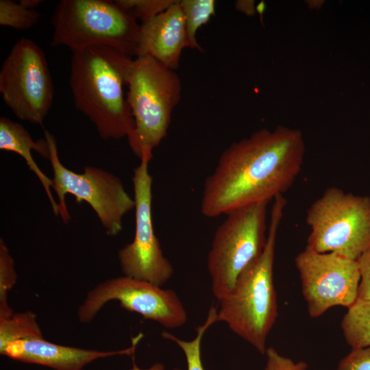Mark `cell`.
I'll return each instance as SVG.
<instances>
[{"label": "cell", "instance_id": "3957f363", "mask_svg": "<svg viewBox=\"0 0 370 370\" xmlns=\"http://www.w3.org/2000/svg\"><path fill=\"white\" fill-rule=\"evenodd\" d=\"M273 201L262 252L240 273L230 291L219 301L217 310L218 322L225 323L262 355L278 316L273 264L277 233L286 204L282 195Z\"/></svg>", "mask_w": 370, "mask_h": 370}, {"label": "cell", "instance_id": "7a4b0ae2", "mask_svg": "<svg viewBox=\"0 0 370 370\" xmlns=\"http://www.w3.org/2000/svg\"><path fill=\"white\" fill-rule=\"evenodd\" d=\"M133 60L106 45L72 51L69 82L75 108L95 125L103 139L128 138L134 131V119L123 93Z\"/></svg>", "mask_w": 370, "mask_h": 370}, {"label": "cell", "instance_id": "4316f807", "mask_svg": "<svg viewBox=\"0 0 370 370\" xmlns=\"http://www.w3.org/2000/svg\"><path fill=\"white\" fill-rule=\"evenodd\" d=\"M130 370H165V369H164V366L162 363H160V362L155 363L149 369H140L136 366L134 360V358H133V366L132 369H130Z\"/></svg>", "mask_w": 370, "mask_h": 370}, {"label": "cell", "instance_id": "d4e9b609", "mask_svg": "<svg viewBox=\"0 0 370 370\" xmlns=\"http://www.w3.org/2000/svg\"><path fill=\"white\" fill-rule=\"evenodd\" d=\"M356 261L360 274L358 299H370V247Z\"/></svg>", "mask_w": 370, "mask_h": 370}, {"label": "cell", "instance_id": "ffe728a7", "mask_svg": "<svg viewBox=\"0 0 370 370\" xmlns=\"http://www.w3.org/2000/svg\"><path fill=\"white\" fill-rule=\"evenodd\" d=\"M40 13L28 9L20 2L12 0L0 1V25L17 30H27L38 22Z\"/></svg>", "mask_w": 370, "mask_h": 370}, {"label": "cell", "instance_id": "8fae6325", "mask_svg": "<svg viewBox=\"0 0 370 370\" xmlns=\"http://www.w3.org/2000/svg\"><path fill=\"white\" fill-rule=\"evenodd\" d=\"M140 160L134 169L132 182L135 210L133 241L118 252L124 275L162 286L172 277L174 269L165 257L155 234L152 219V177L149 162Z\"/></svg>", "mask_w": 370, "mask_h": 370}, {"label": "cell", "instance_id": "5bb4252c", "mask_svg": "<svg viewBox=\"0 0 370 370\" xmlns=\"http://www.w3.org/2000/svg\"><path fill=\"white\" fill-rule=\"evenodd\" d=\"M142 334L132 339L130 347L119 351H98L61 345L43 338L10 344L1 355L23 362L47 366L56 370H82L95 360L115 355H133Z\"/></svg>", "mask_w": 370, "mask_h": 370}, {"label": "cell", "instance_id": "7c38bea8", "mask_svg": "<svg viewBox=\"0 0 370 370\" xmlns=\"http://www.w3.org/2000/svg\"><path fill=\"white\" fill-rule=\"evenodd\" d=\"M295 264L312 318L334 306L348 308L357 300L360 274L356 260L306 247L295 257Z\"/></svg>", "mask_w": 370, "mask_h": 370}, {"label": "cell", "instance_id": "44dd1931", "mask_svg": "<svg viewBox=\"0 0 370 370\" xmlns=\"http://www.w3.org/2000/svg\"><path fill=\"white\" fill-rule=\"evenodd\" d=\"M17 279L14 261L3 238L0 239V319L11 316L14 312L8 304V293Z\"/></svg>", "mask_w": 370, "mask_h": 370}, {"label": "cell", "instance_id": "e0dca14e", "mask_svg": "<svg viewBox=\"0 0 370 370\" xmlns=\"http://www.w3.org/2000/svg\"><path fill=\"white\" fill-rule=\"evenodd\" d=\"M43 338L36 316L32 311L13 313L0 319V353L11 343L32 338Z\"/></svg>", "mask_w": 370, "mask_h": 370}, {"label": "cell", "instance_id": "2e32d148", "mask_svg": "<svg viewBox=\"0 0 370 370\" xmlns=\"http://www.w3.org/2000/svg\"><path fill=\"white\" fill-rule=\"evenodd\" d=\"M341 326L346 342L352 348L370 347V299H357L347 308Z\"/></svg>", "mask_w": 370, "mask_h": 370}, {"label": "cell", "instance_id": "8992f818", "mask_svg": "<svg viewBox=\"0 0 370 370\" xmlns=\"http://www.w3.org/2000/svg\"><path fill=\"white\" fill-rule=\"evenodd\" d=\"M306 247L356 260L370 247V197L327 188L309 207Z\"/></svg>", "mask_w": 370, "mask_h": 370}, {"label": "cell", "instance_id": "ac0fdd59", "mask_svg": "<svg viewBox=\"0 0 370 370\" xmlns=\"http://www.w3.org/2000/svg\"><path fill=\"white\" fill-rule=\"evenodd\" d=\"M180 5L184 16L189 47L202 51L196 39L199 27L206 24L215 14L214 0H182Z\"/></svg>", "mask_w": 370, "mask_h": 370}, {"label": "cell", "instance_id": "cb8c5ba5", "mask_svg": "<svg viewBox=\"0 0 370 370\" xmlns=\"http://www.w3.org/2000/svg\"><path fill=\"white\" fill-rule=\"evenodd\" d=\"M267 363L264 370H306L304 361L294 362L291 358L280 355L273 347L267 348Z\"/></svg>", "mask_w": 370, "mask_h": 370}, {"label": "cell", "instance_id": "52a82bcc", "mask_svg": "<svg viewBox=\"0 0 370 370\" xmlns=\"http://www.w3.org/2000/svg\"><path fill=\"white\" fill-rule=\"evenodd\" d=\"M49 148V157L53 177L52 188L58 196L59 216L64 223L70 220L66 204L67 194L77 202L88 203L97 214L106 234L116 236L123 229V217L134 208V200L127 193L121 179L103 169L86 166L82 173L66 168L60 161L56 138L44 130Z\"/></svg>", "mask_w": 370, "mask_h": 370}, {"label": "cell", "instance_id": "d6986e66", "mask_svg": "<svg viewBox=\"0 0 370 370\" xmlns=\"http://www.w3.org/2000/svg\"><path fill=\"white\" fill-rule=\"evenodd\" d=\"M217 322H218L217 310L212 305L206 320L197 328V335L192 341H184L167 331H163L161 335L164 339L175 343L182 349L186 359L187 370H204L201 358V340L208 328Z\"/></svg>", "mask_w": 370, "mask_h": 370}, {"label": "cell", "instance_id": "9a60e30c", "mask_svg": "<svg viewBox=\"0 0 370 370\" xmlns=\"http://www.w3.org/2000/svg\"><path fill=\"white\" fill-rule=\"evenodd\" d=\"M0 149L14 152L21 156L42 185L48 197L53 212L59 216V207L52 195V179L47 177L33 159L32 151H36L45 158L49 159V148L45 138L34 141L28 131L23 125L11 119L0 118Z\"/></svg>", "mask_w": 370, "mask_h": 370}, {"label": "cell", "instance_id": "603a6c76", "mask_svg": "<svg viewBox=\"0 0 370 370\" xmlns=\"http://www.w3.org/2000/svg\"><path fill=\"white\" fill-rule=\"evenodd\" d=\"M337 370H370V347L352 348L339 361Z\"/></svg>", "mask_w": 370, "mask_h": 370}, {"label": "cell", "instance_id": "484cf974", "mask_svg": "<svg viewBox=\"0 0 370 370\" xmlns=\"http://www.w3.org/2000/svg\"><path fill=\"white\" fill-rule=\"evenodd\" d=\"M19 2L28 9L36 10V8L41 4V0H20Z\"/></svg>", "mask_w": 370, "mask_h": 370}, {"label": "cell", "instance_id": "5b68a950", "mask_svg": "<svg viewBox=\"0 0 370 370\" xmlns=\"http://www.w3.org/2000/svg\"><path fill=\"white\" fill-rule=\"evenodd\" d=\"M51 19L53 47L65 46L73 51L106 45L136 56L140 25L115 1L62 0Z\"/></svg>", "mask_w": 370, "mask_h": 370}, {"label": "cell", "instance_id": "ba28073f", "mask_svg": "<svg viewBox=\"0 0 370 370\" xmlns=\"http://www.w3.org/2000/svg\"><path fill=\"white\" fill-rule=\"evenodd\" d=\"M262 203L233 211L217 228L208 254L211 288L219 301L240 273L262 252L266 242L267 206Z\"/></svg>", "mask_w": 370, "mask_h": 370}, {"label": "cell", "instance_id": "7402d4cb", "mask_svg": "<svg viewBox=\"0 0 370 370\" xmlns=\"http://www.w3.org/2000/svg\"><path fill=\"white\" fill-rule=\"evenodd\" d=\"M175 0H116L123 9L131 13L142 23L147 21L169 8Z\"/></svg>", "mask_w": 370, "mask_h": 370}, {"label": "cell", "instance_id": "9c48e42d", "mask_svg": "<svg viewBox=\"0 0 370 370\" xmlns=\"http://www.w3.org/2000/svg\"><path fill=\"white\" fill-rule=\"evenodd\" d=\"M0 93L18 119L42 125L51 108L54 90L42 48L21 38L12 47L0 70Z\"/></svg>", "mask_w": 370, "mask_h": 370}, {"label": "cell", "instance_id": "4fadbf2b", "mask_svg": "<svg viewBox=\"0 0 370 370\" xmlns=\"http://www.w3.org/2000/svg\"><path fill=\"white\" fill-rule=\"evenodd\" d=\"M189 47L180 1L141 23L136 56H149L172 70L179 67L182 50Z\"/></svg>", "mask_w": 370, "mask_h": 370}, {"label": "cell", "instance_id": "30bf717a", "mask_svg": "<svg viewBox=\"0 0 370 370\" xmlns=\"http://www.w3.org/2000/svg\"><path fill=\"white\" fill-rule=\"evenodd\" d=\"M110 301L166 328H180L187 321L186 310L175 291L125 275L108 280L91 290L79 307V321L91 322Z\"/></svg>", "mask_w": 370, "mask_h": 370}, {"label": "cell", "instance_id": "6da1fadb", "mask_svg": "<svg viewBox=\"0 0 370 370\" xmlns=\"http://www.w3.org/2000/svg\"><path fill=\"white\" fill-rule=\"evenodd\" d=\"M305 153L302 133L260 129L230 145L204 182L201 212L208 218L269 203L292 185Z\"/></svg>", "mask_w": 370, "mask_h": 370}, {"label": "cell", "instance_id": "277c9868", "mask_svg": "<svg viewBox=\"0 0 370 370\" xmlns=\"http://www.w3.org/2000/svg\"><path fill=\"white\" fill-rule=\"evenodd\" d=\"M127 86L126 99L134 121L129 146L140 160L150 161L153 150L166 137L173 111L180 103L181 80L174 70L143 56L133 60Z\"/></svg>", "mask_w": 370, "mask_h": 370}]
</instances>
